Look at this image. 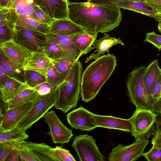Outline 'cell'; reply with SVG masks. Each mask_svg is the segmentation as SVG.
<instances>
[{
	"instance_id": "obj_1",
	"label": "cell",
	"mask_w": 161,
	"mask_h": 161,
	"mask_svg": "<svg viewBox=\"0 0 161 161\" xmlns=\"http://www.w3.org/2000/svg\"><path fill=\"white\" fill-rule=\"evenodd\" d=\"M68 18L86 31L105 33L117 27L121 21L120 8L88 2H67Z\"/></svg>"
},
{
	"instance_id": "obj_2",
	"label": "cell",
	"mask_w": 161,
	"mask_h": 161,
	"mask_svg": "<svg viewBox=\"0 0 161 161\" xmlns=\"http://www.w3.org/2000/svg\"><path fill=\"white\" fill-rule=\"evenodd\" d=\"M117 60L113 54H108L99 56L87 66L81 77L80 96L82 101L87 103L95 97L114 70Z\"/></svg>"
},
{
	"instance_id": "obj_3",
	"label": "cell",
	"mask_w": 161,
	"mask_h": 161,
	"mask_svg": "<svg viewBox=\"0 0 161 161\" xmlns=\"http://www.w3.org/2000/svg\"><path fill=\"white\" fill-rule=\"evenodd\" d=\"M82 69V64L78 60L59 86L57 101L55 107L64 113L77 106L80 98Z\"/></svg>"
},
{
	"instance_id": "obj_4",
	"label": "cell",
	"mask_w": 161,
	"mask_h": 161,
	"mask_svg": "<svg viewBox=\"0 0 161 161\" xmlns=\"http://www.w3.org/2000/svg\"><path fill=\"white\" fill-rule=\"evenodd\" d=\"M145 68V66H141L128 75L126 79L128 95L130 101L136 108L152 111L144 80Z\"/></svg>"
},
{
	"instance_id": "obj_5",
	"label": "cell",
	"mask_w": 161,
	"mask_h": 161,
	"mask_svg": "<svg viewBox=\"0 0 161 161\" xmlns=\"http://www.w3.org/2000/svg\"><path fill=\"white\" fill-rule=\"evenodd\" d=\"M59 89L58 86L48 94L41 95L38 94L33 106L17 126L26 131L43 117L50 109L56 105Z\"/></svg>"
},
{
	"instance_id": "obj_6",
	"label": "cell",
	"mask_w": 161,
	"mask_h": 161,
	"mask_svg": "<svg viewBox=\"0 0 161 161\" xmlns=\"http://www.w3.org/2000/svg\"><path fill=\"white\" fill-rule=\"evenodd\" d=\"M157 114L152 110L136 108L129 119L133 128L132 136L136 140L141 138H148L152 135Z\"/></svg>"
},
{
	"instance_id": "obj_7",
	"label": "cell",
	"mask_w": 161,
	"mask_h": 161,
	"mask_svg": "<svg viewBox=\"0 0 161 161\" xmlns=\"http://www.w3.org/2000/svg\"><path fill=\"white\" fill-rule=\"evenodd\" d=\"M47 38L46 34L16 25L13 39L31 53H43Z\"/></svg>"
},
{
	"instance_id": "obj_8",
	"label": "cell",
	"mask_w": 161,
	"mask_h": 161,
	"mask_svg": "<svg viewBox=\"0 0 161 161\" xmlns=\"http://www.w3.org/2000/svg\"><path fill=\"white\" fill-rule=\"evenodd\" d=\"M72 147L75 150L80 161H104L92 136L87 134L76 136Z\"/></svg>"
},
{
	"instance_id": "obj_9",
	"label": "cell",
	"mask_w": 161,
	"mask_h": 161,
	"mask_svg": "<svg viewBox=\"0 0 161 161\" xmlns=\"http://www.w3.org/2000/svg\"><path fill=\"white\" fill-rule=\"evenodd\" d=\"M149 143L145 138H139L132 144L126 146L121 143L113 148L108 155L109 161H135L144 156V151Z\"/></svg>"
},
{
	"instance_id": "obj_10",
	"label": "cell",
	"mask_w": 161,
	"mask_h": 161,
	"mask_svg": "<svg viewBox=\"0 0 161 161\" xmlns=\"http://www.w3.org/2000/svg\"><path fill=\"white\" fill-rule=\"evenodd\" d=\"M43 117L49 127L47 133L51 136L54 143L63 144L69 141L73 135L72 130L61 122L54 110L48 111Z\"/></svg>"
},
{
	"instance_id": "obj_11",
	"label": "cell",
	"mask_w": 161,
	"mask_h": 161,
	"mask_svg": "<svg viewBox=\"0 0 161 161\" xmlns=\"http://www.w3.org/2000/svg\"><path fill=\"white\" fill-rule=\"evenodd\" d=\"M94 114L80 106L69 113L66 117L68 123L73 128L90 131L97 127Z\"/></svg>"
},
{
	"instance_id": "obj_12",
	"label": "cell",
	"mask_w": 161,
	"mask_h": 161,
	"mask_svg": "<svg viewBox=\"0 0 161 161\" xmlns=\"http://www.w3.org/2000/svg\"><path fill=\"white\" fill-rule=\"evenodd\" d=\"M35 100L5 109L0 116V130H8L17 126L33 106Z\"/></svg>"
},
{
	"instance_id": "obj_13",
	"label": "cell",
	"mask_w": 161,
	"mask_h": 161,
	"mask_svg": "<svg viewBox=\"0 0 161 161\" xmlns=\"http://www.w3.org/2000/svg\"><path fill=\"white\" fill-rule=\"evenodd\" d=\"M0 51L13 64L21 68L31 54V52L16 42L13 39L0 43Z\"/></svg>"
},
{
	"instance_id": "obj_14",
	"label": "cell",
	"mask_w": 161,
	"mask_h": 161,
	"mask_svg": "<svg viewBox=\"0 0 161 161\" xmlns=\"http://www.w3.org/2000/svg\"><path fill=\"white\" fill-rule=\"evenodd\" d=\"M68 1L64 0H33L34 2L45 13L56 19L68 18Z\"/></svg>"
},
{
	"instance_id": "obj_15",
	"label": "cell",
	"mask_w": 161,
	"mask_h": 161,
	"mask_svg": "<svg viewBox=\"0 0 161 161\" xmlns=\"http://www.w3.org/2000/svg\"><path fill=\"white\" fill-rule=\"evenodd\" d=\"M97 127L117 129L132 133L133 130L132 123L129 119H125L111 116L94 114Z\"/></svg>"
},
{
	"instance_id": "obj_16",
	"label": "cell",
	"mask_w": 161,
	"mask_h": 161,
	"mask_svg": "<svg viewBox=\"0 0 161 161\" xmlns=\"http://www.w3.org/2000/svg\"><path fill=\"white\" fill-rule=\"evenodd\" d=\"M53 65L51 60L44 53L39 52L31 53L22 68L38 72L46 77L48 69Z\"/></svg>"
},
{
	"instance_id": "obj_17",
	"label": "cell",
	"mask_w": 161,
	"mask_h": 161,
	"mask_svg": "<svg viewBox=\"0 0 161 161\" xmlns=\"http://www.w3.org/2000/svg\"><path fill=\"white\" fill-rule=\"evenodd\" d=\"M86 32L82 28L67 18L56 19L53 22L49 25L48 33L72 35Z\"/></svg>"
},
{
	"instance_id": "obj_18",
	"label": "cell",
	"mask_w": 161,
	"mask_h": 161,
	"mask_svg": "<svg viewBox=\"0 0 161 161\" xmlns=\"http://www.w3.org/2000/svg\"><path fill=\"white\" fill-rule=\"evenodd\" d=\"M29 87L25 82H22L8 75L4 85L0 87L1 99L4 103H7Z\"/></svg>"
},
{
	"instance_id": "obj_19",
	"label": "cell",
	"mask_w": 161,
	"mask_h": 161,
	"mask_svg": "<svg viewBox=\"0 0 161 161\" xmlns=\"http://www.w3.org/2000/svg\"><path fill=\"white\" fill-rule=\"evenodd\" d=\"M117 44L124 45L123 42L119 37L116 38L114 37H110L107 34L105 33L103 37L98 39H96L92 45V49L96 48V50L94 53H92L86 59L85 63H86L92 59H97L100 55L105 52L109 54L110 48Z\"/></svg>"
},
{
	"instance_id": "obj_20",
	"label": "cell",
	"mask_w": 161,
	"mask_h": 161,
	"mask_svg": "<svg viewBox=\"0 0 161 161\" xmlns=\"http://www.w3.org/2000/svg\"><path fill=\"white\" fill-rule=\"evenodd\" d=\"M109 6H115L125 9L136 12L152 17L157 13L152 7L138 0H123L111 2Z\"/></svg>"
},
{
	"instance_id": "obj_21",
	"label": "cell",
	"mask_w": 161,
	"mask_h": 161,
	"mask_svg": "<svg viewBox=\"0 0 161 161\" xmlns=\"http://www.w3.org/2000/svg\"><path fill=\"white\" fill-rule=\"evenodd\" d=\"M75 35L47 34L48 38L53 42L58 45L67 53L79 59L82 56V53L73 42V38Z\"/></svg>"
},
{
	"instance_id": "obj_22",
	"label": "cell",
	"mask_w": 161,
	"mask_h": 161,
	"mask_svg": "<svg viewBox=\"0 0 161 161\" xmlns=\"http://www.w3.org/2000/svg\"><path fill=\"white\" fill-rule=\"evenodd\" d=\"M160 69L158 60L156 59L146 67L144 74V84L153 109V95L159 74Z\"/></svg>"
},
{
	"instance_id": "obj_23",
	"label": "cell",
	"mask_w": 161,
	"mask_h": 161,
	"mask_svg": "<svg viewBox=\"0 0 161 161\" xmlns=\"http://www.w3.org/2000/svg\"><path fill=\"white\" fill-rule=\"evenodd\" d=\"M24 143L39 161H55L50 146L44 143H38L28 141H25Z\"/></svg>"
},
{
	"instance_id": "obj_24",
	"label": "cell",
	"mask_w": 161,
	"mask_h": 161,
	"mask_svg": "<svg viewBox=\"0 0 161 161\" xmlns=\"http://www.w3.org/2000/svg\"><path fill=\"white\" fill-rule=\"evenodd\" d=\"M98 33L86 32L75 35L73 41L75 46L81 51L82 56L93 49L92 45L96 40Z\"/></svg>"
},
{
	"instance_id": "obj_25",
	"label": "cell",
	"mask_w": 161,
	"mask_h": 161,
	"mask_svg": "<svg viewBox=\"0 0 161 161\" xmlns=\"http://www.w3.org/2000/svg\"><path fill=\"white\" fill-rule=\"evenodd\" d=\"M0 51V65L3 68L7 74L22 82H25V70L13 64Z\"/></svg>"
},
{
	"instance_id": "obj_26",
	"label": "cell",
	"mask_w": 161,
	"mask_h": 161,
	"mask_svg": "<svg viewBox=\"0 0 161 161\" xmlns=\"http://www.w3.org/2000/svg\"><path fill=\"white\" fill-rule=\"evenodd\" d=\"M43 53L51 60L58 61L65 59H78L62 49L48 38L46 45L43 49Z\"/></svg>"
},
{
	"instance_id": "obj_27",
	"label": "cell",
	"mask_w": 161,
	"mask_h": 161,
	"mask_svg": "<svg viewBox=\"0 0 161 161\" xmlns=\"http://www.w3.org/2000/svg\"><path fill=\"white\" fill-rule=\"evenodd\" d=\"M38 94V93L34 88L29 87L23 91L12 100L7 103H4L5 109L12 108L28 102L34 101Z\"/></svg>"
},
{
	"instance_id": "obj_28",
	"label": "cell",
	"mask_w": 161,
	"mask_h": 161,
	"mask_svg": "<svg viewBox=\"0 0 161 161\" xmlns=\"http://www.w3.org/2000/svg\"><path fill=\"white\" fill-rule=\"evenodd\" d=\"M16 25L46 34L48 33L49 27L47 25L40 23L27 16L19 15Z\"/></svg>"
},
{
	"instance_id": "obj_29",
	"label": "cell",
	"mask_w": 161,
	"mask_h": 161,
	"mask_svg": "<svg viewBox=\"0 0 161 161\" xmlns=\"http://www.w3.org/2000/svg\"><path fill=\"white\" fill-rule=\"evenodd\" d=\"M25 131L17 126L8 130H0V142H19L26 140L29 136Z\"/></svg>"
},
{
	"instance_id": "obj_30",
	"label": "cell",
	"mask_w": 161,
	"mask_h": 161,
	"mask_svg": "<svg viewBox=\"0 0 161 161\" xmlns=\"http://www.w3.org/2000/svg\"><path fill=\"white\" fill-rule=\"evenodd\" d=\"M39 8L33 0H14L12 8L18 15L29 17L35 10Z\"/></svg>"
},
{
	"instance_id": "obj_31",
	"label": "cell",
	"mask_w": 161,
	"mask_h": 161,
	"mask_svg": "<svg viewBox=\"0 0 161 161\" xmlns=\"http://www.w3.org/2000/svg\"><path fill=\"white\" fill-rule=\"evenodd\" d=\"M25 82L30 87H35L47 82L46 76L36 71L25 70Z\"/></svg>"
},
{
	"instance_id": "obj_32",
	"label": "cell",
	"mask_w": 161,
	"mask_h": 161,
	"mask_svg": "<svg viewBox=\"0 0 161 161\" xmlns=\"http://www.w3.org/2000/svg\"><path fill=\"white\" fill-rule=\"evenodd\" d=\"M25 141L10 142L19 153L21 161H39L31 151L25 145Z\"/></svg>"
},
{
	"instance_id": "obj_33",
	"label": "cell",
	"mask_w": 161,
	"mask_h": 161,
	"mask_svg": "<svg viewBox=\"0 0 161 161\" xmlns=\"http://www.w3.org/2000/svg\"><path fill=\"white\" fill-rule=\"evenodd\" d=\"M16 25H12L5 20L0 22V43L13 39Z\"/></svg>"
},
{
	"instance_id": "obj_34",
	"label": "cell",
	"mask_w": 161,
	"mask_h": 161,
	"mask_svg": "<svg viewBox=\"0 0 161 161\" xmlns=\"http://www.w3.org/2000/svg\"><path fill=\"white\" fill-rule=\"evenodd\" d=\"M78 60L75 59H65L51 61L53 65L65 79L73 65Z\"/></svg>"
},
{
	"instance_id": "obj_35",
	"label": "cell",
	"mask_w": 161,
	"mask_h": 161,
	"mask_svg": "<svg viewBox=\"0 0 161 161\" xmlns=\"http://www.w3.org/2000/svg\"><path fill=\"white\" fill-rule=\"evenodd\" d=\"M46 78L47 82L54 88L59 86L64 79L63 76L53 65L48 69Z\"/></svg>"
},
{
	"instance_id": "obj_36",
	"label": "cell",
	"mask_w": 161,
	"mask_h": 161,
	"mask_svg": "<svg viewBox=\"0 0 161 161\" xmlns=\"http://www.w3.org/2000/svg\"><path fill=\"white\" fill-rule=\"evenodd\" d=\"M51 150L55 161H75L73 155L67 150L56 146Z\"/></svg>"
},
{
	"instance_id": "obj_37",
	"label": "cell",
	"mask_w": 161,
	"mask_h": 161,
	"mask_svg": "<svg viewBox=\"0 0 161 161\" xmlns=\"http://www.w3.org/2000/svg\"><path fill=\"white\" fill-rule=\"evenodd\" d=\"M155 126L153 129L152 135L153 137L151 141L153 146L161 148V112L157 113Z\"/></svg>"
},
{
	"instance_id": "obj_38",
	"label": "cell",
	"mask_w": 161,
	"mask_h": 161,
	"mask_svg": "<svg viewBox=\"0 0 161 161\" xmlns=\"http://www.w3.org/2000/svg\"><path fill=\"white\" fill-rule=\"evenodd\" d=\"M30 18L40 23L49 26L56 20L48 15L40 8L35 10Z\"/></svg>"
},
{
	"instance_id": "obj_39",
	"label": "cell",
	"mask_w": 161,
	"mask_h": 161,
	"mask_svg": "<svg viewBox=\"0 0 161 161\" xmlns=\"http://www.w3.org/2000/svg\"><path fill=\"white\" fill-rule=\"evenodd\" d=\"M14 149V147L10 142H0V161H5Z\"/></svg>"
},
{
	"instance_id": "obj_40",
	"label": "cell",
	"mask_w": 161,
	"mask_h": 161,
	"mask_svg": "<svg viewBox=\"0 0 161 161\" xmlns=\"http://www.w3.org/2000/svg\"><path fill=\"white\" fill-rule=\"evenodd\" d=\"M145 42H149L156 47L159 51L161 50V35L156 34L154 31L146 34Z\"/></svg>"
},
{
	"instance_id": "obj_41",
	"label": "cell",
	"mask_w": 161,
	"mask_h": 161,
	"mask_svg": "<svg viewBox=\"0 0 161 161\" xmlns=\"http://www.w3.org/2000/svg\"><path fill=\"white\" fill-rule=\"evenodd\" d=\"M144 156L148 161H161V148L153 146Z\"/></svg>"
},
{
	"instance_id": "obj_42",
	"label": "cell",
	"mask_w": 161,
	"mask_h": 161,
	"mask_svg": "<svg viewBox=\"0 0 161 161\" xmlns=\"http://www.w3.org/2000/svg\"><path fill=\"white\" fill-rule=\"evenodd\" d=\"M161 100V69L155 85L153 95V108L155 104Z\"/></svg>"
},
{
	"instance_id": "obj_43",
	"label": "cell",
	"mask_w": 161,
	"mask_h": 161,
	"mask_svg": "<svg viewBox=\"0 0 161 161\" xmlns=\"http://www.w3.org/2000/svg\"><path fill=\"white\" fill-rule=\"evenodd\" d=\"M54 88L47 82L42 83L34 88L38 93L41 95L49 93Z\"/></svg>"
},
{
	"instance_id": "obj_44",
	"label": "cell",
	"mask_w": 161,
	"mask_h": 161,
	"mask_svg": "<svg viewBox=\"0 0 161 161\" xmlns=\"http://www.w3.org/2000/svg\"><path fill=\"white\" fill-rule=\"evenodd\" d=\"M147 4L154 8L156 14L161 15V0H138Z\"/></svg>"
},
{
	"instance_id": "obj_45",
	"label": "cell",
	"mask_w": 161,
	"mask_h": 161,
	"mask_svg": "<svg viewBox=\"0 0 161 161\" xmlns=\"http://www.w3.org/2000/svg\"><path fill=\"white\" fill-rule=\"evenodd\" d=\"M21 161V158L18 152L15 148L7 157L5 161Z\"/></svg>"
},
{
	"instance_id": "obj_46",
	"label": "cell",
	"mask_w": 161,
	"mask_h": 161,
	"mask_svg": "<svg viewBox=\"0 0 161 161\" xmlns=\"http://www.w3.org/2000/svg\"><path fill=\"white\" fill-rule=\"evenodd\" d=\"M122 0H88L87 2L94 4L109 6L111 2Z\"/></svg>"
},
{
	"instance_id": "obj_47",
	"label": "cell",
	"mask_w": 161,
	"mask_h": 161,
	"mask_svg": "<svg viewBox=\"0 0 161 161\" xmlns=\"http://www.w3.org/2000/svg\"><path fill=\"white\" fill-rule=\"evenodd\" d=\"M8 77L6 72L0 65V87L3 86L5 83Z\"/></svg>"
},
{
	"instance_id": "obj_48",
	"label": "cell",
	"mask_w": 161,
	"mask_h": 161,
	"mask_svg": "<svg viewBox=\"0 0 161 161\" xmlns=\"http://www.w3.org/2000/svg\"><path fill=\"white\" fill-rule=\"evenodd\" d=\"M14 0H0V8H12Z\"/></svg>"
},
{
	"instance_id": "obj_49",
	"label": "cell",
	"mask_w": 161,
	"mask_h": 161,
	"mask_svg": "<svg viewBox=\"0 0 161 161\" xmlns=\"http://www.w3.org/2000/svg\"><path fill=\"white\" fill-rule=\"evenodd\" d=\"M153 111L157 113L161 112V100L157 102L155 105Z\"/></svg>"
},
{
	"instance_id": "obj_50",
	"label": "cell",
	"mask_w": 161,
	"mask_h": 161,
	"mask_svg": "<svg viewBox=\"0 0 161 161\" xmlns=\"http://www.w3.org/2000/svg\"><path fill=\"white\" fill-rule=\"evenodd\" d=\"M152 18H153L155 19L158 22H161V15L155 14Z\"/></svg>"
},
{
	"instance_id": "obj_51",
	"label": "cell",
	"mask_w": 161,
	"mask_h": 161,
	"mask_svg": "<svg viewBox=\"0 0 161 161\" xmlns=\"http://www.w3.org/2000/svg\"><path fill=\"white\" fill-rule=\"evenodd\" d=\"M65 0V1H68V0Z\"/></svg>"
}]
</instances>
